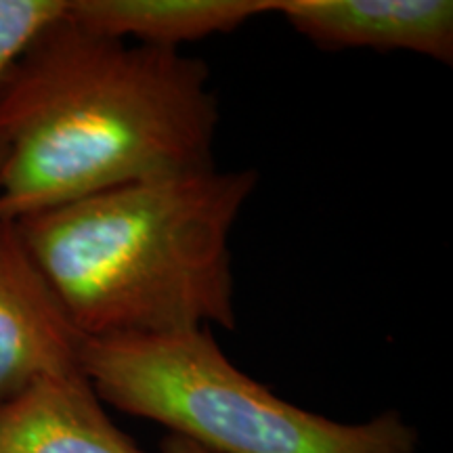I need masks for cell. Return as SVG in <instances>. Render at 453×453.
I'll return each instance as SVG.
<instances>
[{
  "instance_id": "6da1fadb",
  "label": "cell",
  "mask_w": 453,
  "mask_h": 453,
  "mask_svg": "<svg viewBox=\"0 0 453 453\" xmlns=\"http://www.w3.org/2000/svg\"><path fill=\"white\" fill-rule=\"evenodd\" d=\"M219 120L202 59L99 36L65 13L0 81V219L212 168Z\"/></svg>"
},
{
  "instance_id": "7a4b0ae2",
  "label": "cell",
  "mask_w": 453,
  "mask_h": 453,
  "mask_svg": "<svg viewBox=\"0 0 453 453\" xmlns=\"http://www.w3.org/2000/svg\"><path fill=\"white\" fill-rule=\"evenodd\" d=\"M257 170L134 180L15 220L84 338L235 330L231 231Z\"/></svg>"
},
{
  "instance_id": "3957f363",
  "label": "cell",
  "mask_w": 453,
  "mask_h": 453,
  "mask_svg": "<svg viewBox=\"0 0 453 453\" xmlns=\"http://www.w3.org/2000/svg\"><path fill=\"white\" fill-rule=\"evenodd\" d=\"M81 365L104 403L211 453H418L399 411L364 424L296 407L237 370L212 330L87 338Z\"/></svg>"
},
{
  "instance_id": "277c9868",
  "label": "cell",
  "mask_w": 453,
  "mask_h": 453,
  "mask_svg": "<svg viewBox=\"0 0 453 453\" xmlns=\"http://www.w3.org/2000/svg\"><path fill=\"white\" fill-rule=\"evenodd\" d=\"M84 340L15 220L0 219V405L42 378L84 373Z\"/></svg>"
},
{
  "instance_id": "5b68a950",
  "label": "cell",
  "mask_w": 453,
  "mask_h": 453,
  "mask_svg": "<svg viewBox=\"0 0 453 453\" xmlns=\"http://www.w3.org/2000/svg\"><path fill=\"white\" fill-rule=\"evenodd\" d=\"M275 13L321 49L407 50L453 64L449 0H275Z\"/></svg>"
},
{
  "instance_id": "8992f818",
  "label": "cell",
  "mask_w": 453,
  "mask_h": 453,
  "mask_svg": "<svg viewBox=\"0 0 453 453\" xmlns=\"http://www.w3.org/2000/svg\"><path fill=\"white\" fill-rule=\"evenodd\" d=\"M0 453H145L107 416L84 373L34 382L0 405Z\"/></svg>"
},
{
  "instance_id": "52a82bcc",
  "label": "cell",
  "mask_w": 453,
  "mask_h": 453,
  "mask_svg": "<svg viewBox=\"0 0 453 453\" xmlns=\"http://www.w3.org/2000/svg\"><path fill=\"white\" fill-rule=\"evenodd\" d=\"M275 13V0H70L67 17L84 30L147 47L180 50Z\"/></svg>"
},
{
  "instance_id": "ba28073f",
  "label": "cell",
  "mask_w": 453,
  "mask_h": 453,
  "mask_svg": "<svg viewBox=\"0 0 453 453\" xmlns=\"http://www.w3.org/2000/svg\"><path fill=\"white\" fill-rule=\"evenodd\" d=\"M70 0H0V81L50 24L67 13Z\"/></svg>"
},
{
  "instance_id": "9c48e42d",
  "label": "cell",
  "mask_w": 453,
  "mask_h": 453,
  "mask_svg": "<svg viewBox=\"0 0 453 453\" xmlns=\"http://www.w3.org/2000/svg\"><path fill=\"white\" fill-rule=\"evenodd\" d=\"M160 453H211L202 447H197L191 441H187L183 437H177V434H166L160 441Z\"/></svg>"
},
{
  "instance_id": "30bf717a",
  "label": "cell",
  "mask_w": 453,
  "mask_h": 453,
  "mask_svg": "<svg viewBox=\"0 0 453 453\" xmlns=\"http://www.w3.org/2000/svg\"><path fill=\"white\" fill-rule=\"evenodd\" d=\"M4 160H7V147H4L3 141H0V174H3L4 168Z\"/></svg>"
}]
</instances>
